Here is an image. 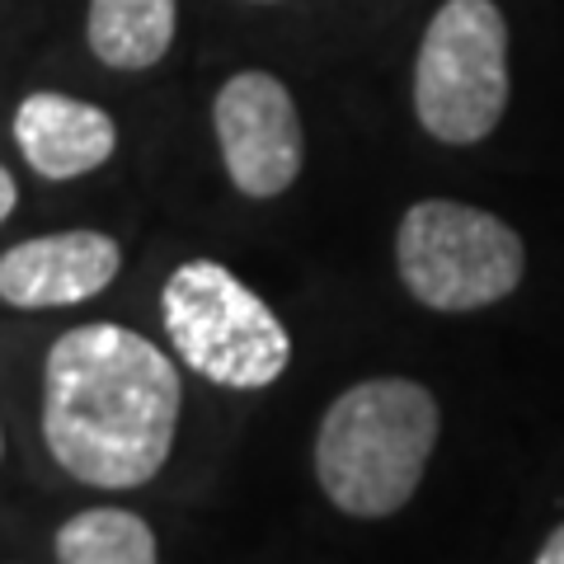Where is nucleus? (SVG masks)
Wrapping results in <instances>:
<instances>
[{
    "instance_id": "7ed1b4c3",
    "label": "nucleus",
    "mask_w": 564,
    "mask_h": 564,
    "mask_svg": "<svg viewBox=\"0 0 564 564\" xmlns=\"http://www.w3.org/2000/svg\"><path fill=\"white\" fill-rule=\"evenodd\" d=\"M161 325L174 358L226 391H263L292 362L278 311L217 259H184L165 278Z\"/></svg>"
},
{
    "instance_id": "9b49d317",
    "label": "nucleus",
    "mask_w": 564,
    "mask_h": 564,
    "mask_svg": "<svg viewBox=\"0 0 564 564\" xmlns=\"http://www.w3.org/2000/svg\"><path fill=\"white\" fill-rule=\"evenodd\" d=\"M14 203H20V184H14V174L0 165V226L10 221V212H14Z\"/></svg>"
},
{
    "instance_id": "f03ea898",
    "label": "nucleus",
    "mask_w": 564,
    "mask_h": 564,
    "mask_svg": "<svg viewBox=\"0 0 564 564\" xmlns=\"http://www.w3.org/2000/svg\"><path fill=\"white\" fill-rule=\"evenodd\" d=\"M437 395L410 377L348 386L315 433V480L348 518H391L414 499L437 447Z\"/></svg>"
},
{
    "instance_id": "0eeeda50",
    "label": "nucleus",
    "mask_w": 564,
    "mask_h": 564,
    "mask_svg": "<svg viewBox=\"0 0 564 564\" xmlns=\"http://www.w3.org/2000/svg\"><path fill=\"white\" fill-rule=\"evenodd\" d=\"M122 273V245L104 231H52L0 254V302L14 311L80 306Z\"/></svg>"
},
{
    "instance_id": "ddd939ff",
    "label": "nucleus",
    "mask_w": 564,
    "mask_h": 564,
    "mask_svg": "<svg viewBox=\"0 0 564 564\" xmlns=\"http://www.w3.org/2000/svg\"><path fill=\"white\" fill-rule=\"evenodd\" d=\"M0 456H6V433H0Z\"/></svg>"
},
{
    "instance_id": "20e7f679",
    "label": "nucleus",
    "mask_w": 564,
    "mask_h": 564,
    "mask_svg": "<svg viewBox=\"0 0 564 564\" xmlns=\"http://www.w3.org/2000/svg\"><path fill=\"white\" fill-rule=\"evenodd\" d=\"M395 269L419 306L466 315L518 292L527 250L494 212L456 198H423L400 217Z\"/></svg>"
},
{
    "instance_id": "39448f33",
    "label": "nucleus",
    "mask_w": 564,
    "mask_h": 564,
    "mask_svg": "<svg viewBox=\"0 0 564 564\" xmlns=\"http://www.w3.org/2000/svg\"><path fill=\"white\" fill-rule=\"evenodd\" d=\"M508 20L494 0H443L419 39L414 118L443 147H475L508 109Z\"/></svg>"
},
{
    "instance_id": "f257e3e1",
    "label": "nucleus",
    "mask_w": 564,
    "mask_h": 564,
    "mask_svg": "<svg viewBox=\"0 0 564 564\" xmlns=\"http://www.w3.org/2000/svg\"><path fill=\"white\" fill-rule=\"evenodd\" d=\"M180 410V367L128 325H76L47 348L43 443L70 480L151 485L174 452Z\"/></svg>"
},
{
    "instance_id": "9d476101",
    "label": "nucleus",
    "mask_w": 564,
    "mask_h": 564,
    "mask_svg": "<svg viewBox=\"0 0 564 564\" xmlns=\"http://www.w3.org/2000/svg\"><path fill=\"white\" fill-rule=\"evenodd\" d=\"M57 564H161L155 532L128 508H85L57 532Z\"/></svg>"
},
{
    "instance_id": "f8f14e48",
    "label": "nucleus",
    "mask_w": 564,
    "mask_h": 564,
    "mask_svg": "<svg viewBox=\"0 0 564 564\" xmlns=\"http://www.w3.org/2000/svg\"><path fill=\"white\" fill-rule=\"evenodd\" d=\"M536 564H564V522L555 527L551 536H545V545H541V555H536Z\"/></svg>"
},
{
    "instance_id": "1a4fd4ad",
    "label": "nucleus",
    "mask_w": 564,
    "mask_h": 564,
    "mask_svg": "<svg viewBox=\"0 0 564 564\" xmlns=\"http://www.w3.org/2000/svg\"><path fill=\"white\" fill-rule=\"evenodd\" d=\"M180 29V0H90L85 43L109 70H151Z\"/></svg>"
},
{
    "instance_id": "6e6552de",
    "label": "nucleus",
    "mask_w": 564,
    "mask_h": 564,
    "mask_svg": "<svg viewBox=\"0 0 564 564\" xmlns=\"http://www.w3.org/2000/svg\"><path fill=\"white\" fill-rule=\"evenodd\" d=\"M14 147L43 180H80L113 161L118 151V122L109 109L90 99L33 90L14 109Z\"/></svg>"
},
{
    "instance_id": "4468645a",
    "label": "nucleus",
    "mask_w": 564,
    "mask_h": 564,
    "mask_svg": "<svg viewBox=\"0 0 564 564\" xmlns=\"http://www.w3.org/2000/svg\"><path fill=\"white\" fill-rule=\"evenodd\" d=\"M259 6H273V0H259Z\"/></svg>"
},
{
    "instance_id": "423d86ee",
    "label": "nucleus",
    "mask_w": 564,
    "mask_h": 564,
    "mask_svg": "<svg viewBox=\"0 0 564 564\" xmlns=\"http://www.w3.org/2000/svg\"><path fill=\"white\" fill-rule=\"evenodd\" d=\"M212 132L221 147V165L245 198H278L306 165L302 113L273 70H236L212 99Z\"/></svg>"
}]
</instances>
